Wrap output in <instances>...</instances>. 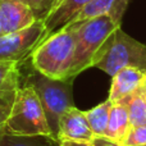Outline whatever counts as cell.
I'll use <instances>...</instances> for the list:
<instances>
[{
    "label": "cell",
    "instance_id": "6da1fadb",
    "mask_svg": "<svg viewBox=\"0 0 146 146\" xmlns=\"http://www.w3.org/2000/svg\"><path fill=\"white\" fill-rule=\"evenodd\" d=\"M74 28L67 25L44 38L32 50L31 66L38 73L51 80L67 81L71 78L74 56Z\"/></svg>",
    "mask_w": 146,
    "mask_h": 146
},
{
    "label": "cell",
    "instance_id": "7a4b0ae2",
    "mask_svg": "<svg viewBox=\"0 0 146 146\" xmlns=\"http://www.w3.org/2000/svg\"><path fill=\"white\" fill-rule=\"evenodd\" d=\"M4 133L23 137L42 136L56 141L48 123L40 98L30 85L25 83L15 92L14 103L5 121Z\"/></svg>",
    "mask_w": 146,
    "mask_h": 146
},
{
    "label": "cell",
    "instance_id": "3957f363",
    "mask_svg": "<svg viewBox=\"0 0 146 146\" xmlns=\"http://www.w3.org/2000/svg\"><path fill=\"white\" fill-rule=\"evenodd\" d=\"M92 67L110 77L123 68H136L146 73V45L118 27L99 49Z\"/></svg>",
    "mask_w": 146,
    "mask_h": 146
},
{
    "label": "cell",
    "instance_id": "277c9868",
    "mask_svg": "<svg viewBox=\"0 0 146 146\" xmlns=\"http://www.w3.org/2000/svg\"><path fill=\"white\" fill-rule=\"evenodd\" d=\"M68 25H72L74 28L76 46L71 69V78L74 80L80 73L92 67L94 58L104 41L121 26L108 15H101L83 22H72Z\"/></svg>",
    "mask_w": 146,
    "mask_h": 146
},
{
    "label": "cell",
    "instance_id": "5b68a950",
    "mask_svg": "<svg viewBox=\"0 0 146 146\" xmlns=\"http://www.w3.org/2000/svg\"><path fill=\"white\" fill-rule=\"evenodd\" d=\"M25 83L33 87V90L37 92L48 123L56 140L60 117L67 109L74 106L72 86L73 80H51L32 68V71L26 76Z\"/></svg>",
    "mask_w": 146,
    "mask_h": 146
},
{
    "label": "cell",
    "instance_id": "8992f818",
    "mask_svg": "<svg viewBox=\"0 0 146 146\" xmlns=\"http://www.w3.org/2000/svg\"><path fill=\"white\" fill-rule=\"evenodd\" d=\"M45 37V26L42 19L17 32L4 33L0 36V60L22 63L32 50Z\"/></svg>",
    "mask_w": 146,
    "mask_h": 146
},
{
    "label": "cell",
    "instance_id": "52a82bcc",
    "mask_svg": "<svg viewBox=\"0 0 146 146\" xmlns=\"http://www.w3.org/2000/svg\"><path fill=\"white\" fill-rule=\"evenodd\" d=\"M37 21L36 14L22 0H0V26L3 33L25 30Z\"/></svg>",
    "mask_w": 146,
    "mask_h": 146
},
{
    "label": "cell",
    "instance_id": "ba28073f",
    "mask_svg": "<svg viewBox=\"0 0 146 146\" xmlns=\"http://www.w3.org/2000/svg\"><path fill=\"white\" fill-rule=\"evenodd\" d=\"M95 137L90 124L87 122L85 111L76 106L67 109L60 117L56 133V141L72 140V141H88L91 142Z\"/></svg>",
    "mask_w": 146,
    "mask_h": 146
},
{
    "label": "cell",
    "instance_id": "9c48e42d",
    "mask_svg": "<svg viewBox=\"0 0 146 146\" xmlns=\"http://www.w3.org/2000/svg\"><path fill=\"white\" fill-rule=\"evenodd\" d=\"M91 0H53L48 14L42 19L45 26V37L59 31L71 23L74 15Z\"/></svg>",
    "mask_w": 146,
    "mask_h": 146
},
{
    "label": "cell",
    "instance_id": "30bf717a",
    "mask_svg": "<svg viewBox=\"0 0 146 146\" xmlns=\"http://www.w3.org/2000/svg\"><path fill=\"white\" fill-rule=\"evenodd\" d=\"M128 1L129 0H91L74 15L71 23L83 22L101 15H108L121 26L123 15L128 7Z\"/></svg>",
    "mask_w": 146,
    "mask_h": 146
},
{
    "label": "cell",
    "instance_id": "8fae6325",
    "mask_svg": "<svg viewBox=\"0 0 146 146\" xmlns=\"http://www.w3.org/2000/svg\"><path fill=\"white\" fill-rule=\"evenodd\" d=\"M145 73L136 68H123L111 77V85L109 90V100L111 103L124 99L141 87Z\"/></svg>",
    "mask_w": 146,
    "mask_h": 146
},
{
    "label": "cell",
    "instance_id": "7c38bea8",
    "mask_svg": "<svg viewBox=\"0 0 146 146\" xmlns=\"http://www.w3.org/2000/svg\"><path fill=\"white\" fill-rule=\"evenodd\" d=\"M131 128L132 127L129 123L128 113H127V109L124 108V105L121 103H113L105 137L119 142V144H124Z\"/></svg>",
    "mask_w": 146,
    "mask_h": 146
},
{
    "label": "cell",
    "instance_id": "4fadbf2b",
    "mask_svg": "<svg viewBox=\"0 0 146 146\" xmlns=\"http://www.w3.org/2000/svg\"><path fill=\"white\" fill-rule=\"evenodd\" d=\"M127 109L131 127H139L146 124V88L141 85L133 94L117 101Z\"/></svg>",
    "mask_w": 146,
    "mask_h": 146
},
{
    "label": "cell",
    "instance_id": "5bb4252c",
    "mask_svg": "<svg viewBox=\"0 0 146 146\" xmlns=\"http://www.w3.org/2000/svg\"><path fill=\"white\" fill-rule=\"evenodd\" d=\"M111 104L113 103L109 99H106L105 101L98 104L92 109L85 111L87 122L95 136H105L106 127H108V122H109V115H110Z\"/></svg>",
    "mask_w": 146,
    "mask_h": 146
},
{
    "label": "cell",
    "instance_id": "9a60e30c",
    "mask_svg": "<svg viewBox=\"0 0 146 146\" xmlns=\"http://www.w3.org/2000/svg\"><path fill=\"white\" fill-rule=\"evenodd\" d=\"M21 87V63L0 60V88L17 91Z\"/></svg>",
    "mask_w": 146,
    "mask_h": 146
},
{
    "label": "cell",
    "instance_id": "2e32d148",
    "mask_svg": "<svg viewBox=\"0 0 146 146\" xmlns=\"http://www.w3.org/2000/svg\"><path fill=\"white\" fill-rule=\"evenodd\" d=\"M0 146H59V144L42 136L23 137L3 133L0 136Z\"/></svg>",
    "mask_w": 146,
    "mask_h": 146
},
{
    "label": "cell",
    "instance_id": "e0dca14e",
    "mask_svg": "<svg viewBox=\"0 0 146 146\" xmlns=\"http://www.w3.org/2000/svg\"><path fill=\"white\" fill-rule=\"evenodd\" d=\"M124 146H141L146 145V124L139 127H132L127 136Z\"/></svg>",
    "mask_w": 146,
    "mask_h": 146
},
{
    "label": "cell",
    "instance_id": "ac0fdd59",
    "mask_svg": "<svg viewBox=\"0 0 146 146\" xmlns=\"http://www.w3.org/2000/svg\"><path fill=\"white\" fill-rule=\"evenodd\" d=\"M35 12L37 19H44L48 14L53 0H22Z\"/></svg>",
    "mask_w": 146,
    "mask_h": 146
},
{
    "label": "cell",
    "instance_id": "d6986e66",
    "mask_svg": "<svg viewBox=\"0 0 146 146\" xmlns=\"http://www.w3.org/2000/svg\"><path fill=\"white\" fill-rule=\"evenodd\" d=\"M15 92H17V91L1 90V88H0V109H1V110H5L7 113H9L10 108H12L13 103H14Z\"/></svg>",
    "mask_w": 146,
    "mask_h": 146
},
{
    "label": "cell",
    "instance_id": "ffe728a7",
    "mask_svg": "<svg viewBox=\"0 0 146 146\" xmlns=\"http://www.w3.org/2000/svg\"><path fill=\"white\" fill-rule=\"evenodd\" d=\"M92 145L94 146H124L123 144L113 141V140L108 139L105 136H95L92 140Z\"/></svg>",
    "mask_w": 146,
    "mask_h": 146
},
{
    "label": "cell",
    "instance_id": "44dd1931",
    "mask_svg": "<svg viewBox=\"0 0 146 146\" xmlns=\"http://www.w3.org/2000/svg\"><path fill=\"white\" fill-rule=\"evenodd\" d=\"M59 146H94L92 141H72V140H63L58 142Z\"/></svg>",
    "mask_w": 146,
    "mask_h": 146
},
{
    "label": "cell",
    "instance_id": "7402d4cb",
    "mask_svg": "<svg viewBox=\"0 0 146 146\" xmlns=\"http://www.w3.org/2000/svg\"><path fill=\"white\" fill-rule=\"evenodd\" d=\"M8 113L5 110L0 109V136L4 133V126H5V121H7Z\"/></svg>",
    "mask_w": 146,
    "mask_h": 146
},
{
    "label": "cell",
    "instance_id": "603a6c76",
    "mask_svg": "<svg viewBox=\"0 0 146 146\" xmlns=\"http://www.w3.org/2000/svg\"><path fill=\"white\" fill-rule=\"evenodd\" d=\"M142 86L146 88V73H145V77H144V81H142Z\"/></svg>",
    "mask_w": 146,
    "mask_h": 146
},
{
    "label": "cell",
    "instance_id": "cb8c5ba5",
    "mask_svg": "<svg viewBox=\"0 0 146 146\" xmlns=\"http://www.w3.org/2000/svg\"><path fill=\"white\" fill-rule=\"evenodd\" d=\"M1 35H4V33H3V30H1V26H0V36Z\"/></svg>",
    "mask_w": 146,
    "mask_h": 146
},
{
    "label": "cell",
    "instance_id": "d4e9b609",
    "mask_svg": "<svg viewBox=\"0 0 146 146\" xmlns=\"http://www.w3.org/2000/svg\"><path fill=\"white\" fill-rule=\"evenodd\" d=\"M141 146H146V145H141Z\"/></svg>",
    "mask_w": 146,
    "mask_h": 146
}]
</instances>
